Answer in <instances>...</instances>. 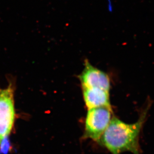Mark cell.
<instances>
[{
    "instance_id": "obj_1",
    "label": "cell",
    "mask_w": 154,
    "mask_h": 154,
    "mask_svg": "<svg viewBox=\"0 0 154 154\" xmlns=\"http://www.w3.org/2000/svg\"><path fill=\"white\" fill-rule=\"evenodd\" d=\"M146 115L145 111L137 122L133 124L125 123L113 117L98 142L112 154H121L125 152L140 154V135Z\"/></svg>"
},
{
    "instance_id": "obj_2",
    "label": "cell",
    "mask_w": 154,
    "mask_h": 154,
    "mask_svg": "<svg viewBox=\"0 0 154 154\" xmlns=\"http://www.w3.org/2000/svg\"><path fill=\"white\" fill-rule=\"evenodd\" d=\"M112 118L111 107L104 106L88 109L84 138L98 142Z\"/></svg>"
},
{
    "instance_id": "obj_3",
    "label": "cell",
    "mask_w": 154,
    "mask_h": 154,
    "mask_svg": "<svg viewBox=\"0 0 154 154\" xmlns=\"http://www.w3.org/2000/svg\"><path fill=\"white\" fill-rule=\"evenodd\" d=\"M14 93L12 84L0 89V143L8 138L15 122Z\"/></svg>"
},
{
    "instance_id": "obj_4",
    "label": "cell",
    "mask_w": 154,
    "mask_h": 154,
    "mask_svg": "<svg viewBox=\"0 0 154 154\" xmlns=\"http://www.w3.org/2000/svg\"><path fill=\"white\" fill-rule=\"evenodd\" d=\"M79 78L82 88H96L109 92L110 80L108 75L93 66L88 60L85 61L84 69Z\"/></svg>"
},
{
    "instance_id": "obj_5",
    "label": "cell",
    "mask_w": 154,
    "mask_h": 154,
    "mask_svg": "<svg viewBox=\"0 0 154 154\" xmlns=\"http://www.w3.org/2000/svg\"><path fill=\"white\" fill-rule=\"evenodd\" d=\"M85 103L88 109L111 107L109 92L96 88H82Z\"/></svg>"
}]
</instances>
